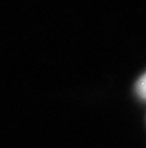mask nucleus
Wrapping results in <instances>:
<instances>
[{"label": "nucleus", "instance_id": "obj_1", "mask_svg": "<svg viewBox=\"0 0 146 148\" xmlns=\"http://www.w3.org/2000/svg\"><path fill=\"white\" fill-rule=\"evenodd\" d=\"M137 91L141 97L146 99V73L140 78L139 83H137Z\"/></svg>", "mask_w": 146, "mask_h": 148}]
</instances>
